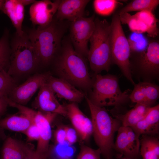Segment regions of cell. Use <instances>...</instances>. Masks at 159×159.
I'll use <instances>...</instances> for the list:
<instances>
[{
    "label": "cell",
    "mask_w": 159,
    "mask_h": 159,
    "mask_svg": "<svg viewBox=\"0 0 159 159\" xmlns=\"http://www.w3.org/2000/svg\"><path fill=\"white\" fill-rule=\"evenodd\" d=\"M39 89L33 102L35 108L42 112L54 113L66 116L64 106L59 102L47 83L43 84Z\"/></svg>",
    "instance_id": "obj_13"
},
{
    "label": "cell",
    "mask_w": 159,
    "mask_h": 159,
    "mask_svg": "<svg viewBox=\"0 0 159 159\" xmlns=\"http://www.w3.org/2000/svg\"><path fill=\"white\" fill-rule=\"evenodd\" d=\"M150 107L143 104L136 103L126 113L117 114L114 117L120 121L122 126L132 127L144 118Z\"/></svg>",
    "instance_id": "obj_21"
},
{
    "label": "cell",
    "mask_w": 159,
    "mask_h": 159,
    "mask_svg": "<svg viewBox=\"0 0 159 159\" xmlns=\"http://www.w3.org/2000/svg\"><path fill=\"white\" fill-rule=\"evenodd\" d=\"M146 26L147 33L150 37H154L158 34V29L157 26L158 20L152 11L144 10L139 11L135 14Z\"/></svg>",
    "instance_id": "obj_28"
},
{
    "label": "cell",
    "mask_w": 159,
    "mask_h": 159,
    "mask_svg": "<svg viewBox=\"0 0 159 159\" xmlns=\"http://www.w3.org/2000/svg\"><path fill=\"white\" fill-rule=\"evenodd\" d=\"M101 152L99 148L93 149L84 143H81L77 159H101Z\"/></svg>",
    "instance_id": "obj_33"
},
{
    "label": "cell",
    "mask_w": 159,
    "mask_h": 159,
    "mask_svg": "<svg viewBox=\"0 0 159 159\" xmlns=\"http://www.w3.org/2000/svg\"><path fill=\"white\" fill-rule=\"evenodd\" d=\"M127 39L131 51L136 52H144L149 44L147 39L142 34L132 32Z\"/></svg>",
    "instance_id": "obj_31"
},
{
    "label": "cell",
    "mask_w": 159,
    "mask_h": 159,
    "mask_svg": "<svg viewBox=\"0 0 159 159\" xmlns=\"http://www.w3.org/2000/svg\"><path fill=\"white\" fill-rule=\"evenodd\" d=\"M32 122L30 118L19 113L0 119V128L23 133Z\"/></svg>",
    "instance_id": "obj_22"
},
{
    "label": "cell",
    "mask_w": 159,
    "mask_h": 159,
    "mask_svg": "<svg viewBox=\"0 0 159 159\" xmlns=\"http://www.w3.org/2000/svg\"><path fill=\"white\" fill-rule=\"evenodd\" d=\"M89 0H62L55 15L58 20L70 22L84 16Z\"/></svg>",
    "instance_id": "obj_17"
},
{
    "label": "cell",
    "mask_w": 159,
    "mask_h": 159,
    "mask_svg": "<svg viewBox=\"0 0 159 159\" xmlns=\"http://www.w3.org/2000/svg\"><path fill=\"white\" fill-rule=\"evenodd\" d=\"M32 150L20 140L6 137L1 150L0 159H23Z\"/></svg>",
    "instance_id": "obj_19"
},
{
    "label": "cell",
    "mask_w": 159,
    "mask_h": 159,
    "mask_svg": "<svg viewBox=\"0 0 159 159\" xmlns=\"http://www.w3.org/2000/svg\"><path fill=\"white\" fill-rule=\"evenodd\" d=\"M118 15L121 24H127L132 32L139 34L147 32L146 26L135 14L132 15L128 13L125 12Z\"/></svg>",
    "instance_id": "obj_27"
},
{
    "label": "cell",
    "mask_w": 159,
    "mask_h": 159,
    "mask_svg": "<svg viewBox=\"0 0 159 159\" xmlns=\"http://www.w3.org/2000/svg\"><path fill=\"white\" fill-rule=\"evenodd\" d=\"M1 11L10 19L16 29V34L22 36L24 32L22 25L24 16V6L19 0H5Z\"/></svg>",
    "instance_id": "obj_20"
},
{
    "label": "cell",
    "mask_w": 159,
    "mask_h": 159,
    "mask_svg": "<svg viewBox=\"0 0 159 159\" xmlns=\"http://www.w3.org/2000/svg\"><path fill=\"white\" fill-rule=\"evenodd\" d=\"M95 27L89 42L87 58L91 70L96 74L108 72L111 63L110 45V24L105 19L95 18Z\"/></svg>",
    "instance_id": "obj_4"
},
{
    "label": "cell",
    "mask_w": 159,
    "mask_h": 159,
    "mask_svg": "<svg viewBox=\"0 0 159 159\" xmlns=\"http://www.w3.org/2000/svg\"><path fill=\"white\" fill-rule=\"evenodd\" d=\"M159 4L158 0H134L122 9L118 14L144 10L153 11Z\"/></svg>",
    "instance_id": "obj_26"
},
{
    "label": "cell",
    "mask_w": 159,
    "mask_h": 159,
    "mask_svg": "<svg viewBox=\"0 0 159 159\" xmlns=\"http://www.w3.org/2000/svg\"><path fill=\"white\" fill-rule=\"evenodd\" d=\"M61 0L36 1L32 4L29 10L30 20L38 27L43 28L53 21Z\"/></svg>",
    "instance_id": "obj_11"
},
{
    "label": "cell",
    "mask_w": 159,
    "mask_h": 159,
    "mask_svg": "<svg viewBox=\"0 0 159 159\" xmlns=\"http://www.w3.org/2000/svg\"><path fill=\"white\" fill-rule=\"evenodd\" d=\"M110 45L111 63L117 65L134 85L130 61L131 50L118 14L114 15L110 24Z\"/></svg>",
    "instance_id": "obj_7"
},
{
    "label": "cell",
    "mask_w": 159,
    "mask_h": 159,
    "mask_svg": "<svg viewBox=\"0 0 159 159\" xmlns=\"http://www.w3.org/2000/svg\"><path fill=\"white\" fill-rule=\"evenodd\" d=\"M138 135L156 136L159 131V105L150 107L144 118L131 127Z\"/></svg>",
    "instance_id": "obj_18"
},
{
    "label": "cell",
    "mask_w": 159,
    "mask_h": 159,
    "mask_svg": "<svg viewBox=\"0 0 159 159\" xmlns=\"http://www.w3.org/2000/svg\"><path fill=\"white\" fill-rule=\"evenodd\" d=\"M66 132V141L71 145H73L78 140V134L72 127L65 126Z\"/></svg>",
    "instance_id": "obj_36"
},
{
    "label": "cell",
    "mask_w": 159,
    "mask_h": 159,
    "mask_svg": "<svg viewBox=\"0 0 159 159\" xmlns=\"http://www.w3.org/2000/svg\"><path fill=\"white\" fill-rule=\"evenodd\" d=\"M20 2L24 6L30 4H32L36 1L34 0H19Z\"/></svg>",
    "instance_id": "obj_39"
},
{
    "label": "cell",
    "mask_w": 159,
    "mask_h": 159,
    "mask_svg": "<svg viewBox=\"0 0 159 159\" xmlns=\"http://www.w3.org/2000/svg\"><path fill=\"white\" fill-rule=\"evenodd\" d=\"M34 150H32L23 159H37L34 155Z\"/></svg>",
    "instance_id": "obj_40"
},
{
    "label": "cell",
    "mask_w": 159,
    "mask_h": 159,
    "mask_svg": "<svg viewBox=\"0 0 159 159\" xmlns=\"http://www.w3.org/2000/svg\"><path fill=\"white\" fill-rule=\"evenodd\" d=\"M55 60V70L59 78L84 90L91 89L93 80L86 59L75 51L69 39L62 40L61 50Z\"/></svg>",
    "instance_id": "obj_1"
},
{
    "label": "cell",
    "mask_w": 159,
    "mask_h": 159,
    "mask_svg": "<svg viewBox=\"0 0 159 159\" xmlns=\"http://www.w3.org/2000/svg\"><path fill=\"white\" fill-rule=\"evenodd\" d=\"M46 83L59 98L77 103L85 97V94L66 80L51 75Z\"/></svg>",
    "instance_id": "obj_15"
},
{
    "label": "cell",
    "mask_w": 159,
    "mask_h": 159,
    "mask_svg": "<svg viewBox=\"0 0 159 159\" xmlns=\"http://www.w3.org/2000/svg\"><path fill=\"white\" fill-rule=\"evenodd\" d=\"M76 150L66 141L50 146L47 159H73Z\"/></svg>",
    "instance_id": "obj_25"
},
{
    "label": "cell",
    "mask_w": 159,
    "mask_h": 159,
    "mask_svg": "<svg viewBox=\"0 0 159 159\" xmlns=\"http://www.w3.org/2000/svg\"><path fill=\"white\" fill-rule=\"evenodd\" d=\"M66 116L77 131L81 143L88 141L93 133L92 120L80 109L77 103L71 102L64 105Z\"/></svg>",
    "instance_id": "obj_12"
},
{
    "label": "cell",
    "mask_w": 159,
    "mask_h": 159,
    "mask_svg": "<svg viewBox=\"0 0 159 159\" xmlns=\"http://www.w3.org/2000/svg\"><path fill=\"white\" fill-rule=\"evenodd\" d=\"M113 159V158H109V159ZM117 159H132L126 158H122Z\"/></svg>",
    "instance_id": "obj_43"
},
{
    "label": "cell",
    "mask_w": 159,
    "mask_h": 159,
    "mask_svg": "<svg viewBox=\"0 0 159 159\" xmlns=\"http://www.w3.org/2000/svg\"><path fill=\"white\" fill-rule=\"evenodd\" d=\"M89 97L91 102L99 107L118 106L129 100L131 91L129 90L122 92L118 79L114 75L96 74Z\"/></svg>",
    "instance_id": "obj_5"
},
{
    "label": "cell",
    "mask_w": 159,
    "mask_h": 159,
    "mask_svg": "<svg viewBox=\"0 0 159 159\" xmlns=\"http://www.w3.org/2000/svg\"><path fill=\"white\" fill-rule=\"evenodd\" d=\"M11 49L8 38V32L6 30L0 39V70L8 69L10 64Z\"/></svg>",
    "instance_id": "obj_29"
},
{
    "label": "cell",
    "mask_w": 159,
    "mask_h": 159,
    "mask_svg": "<svg viewBox=\"0 0 159 159\" xmlns=\"http://www.w3.org/2000/svg\"><path fill=\"white\" fill-rule=\"evenodd\" d=\"M95 16L82 17L70 24L69 39L77 53L87 58L89 49L88 43L95 30Z\"/></svg>",
    "instance_id": "obj_9"
},
{
    "label": "cell",
    "mask_w": 159,
    "mask_h": 159,
    "mask_svg": "<svg viewBox=\"0 0 159 159\" xmlns=\"http://www.w3.org/2000/svg\"><path fill=\"white\" fill-rule=\"evenodd\" d=\"M68 26L67 21L58 20L54 16L48 26L32 29L29 31L27 35L39 65H48L57 57L61 50L63 37Z\"/></svg>",
    "instance_id": "obj_2"
},
{
    "label": "cell",
    "mask_w": 159,
    "mask_h": 159,
    "mask_svg": "<svg viewBox=\"0 0 159 159\" xmlns=\"http://www.w3.org/2000/svg\"><path fill=\"white\" fill-rule=\"evenodd\" d=\"M8 105L5 99L0 97V119L5 114Z\"/></svg>",
    "instance_id": "obj_38"
},
{
    "label": "cell",
    "mask_w": 159,
    "mask_h": 159,
    "mask_svg": "<svg viewBox=\"0 0 159 159\" xmlns=\"http://www.w3.org/2000/svg\"><path fill=\"white\" fill-rule=\"evenodd\" d=\"M134 85L129 95V100L136 104L152 107L159 98V86L147 81L140 82Z\"/></svg>",
    "instance_id": "obj_16"
},
{
    "label": "cell",
    "mask_w": 159,
    "mask_h": 159,
    "mask_svg": "<svg viewBox=\"0 0 159 159\" xmlns=\"http://www.w3.org/2000/svg\"><path fill=\"white\" fill-rule=\"evenodd\" d=\"M15 87V82L6 70H0V97H8L11 91Z\"/></svg>",
    "instance_id": "obj_32"
},
{
    "label": "cell",
    "mask_w": 159,
    "mask_h": 159,
    "mask_svg": "<svg viewBox=\"0 0 159 159\" xmlns=\"http://www.w3.org/2000/svg\"><path fill=\"white\" fill-rule=\"evenodd\" d=\"M50 75L49 73H37L34 75L21 84L14 87L8 98L14 102L24 105L37 90L46 82Z\"/></svg>",
    "instance_id": "obj_10"
},
{
    "label": "cell",
    "mask_w": 159,
    "mask_h": 159,
    "mask_svg": "<svg viewBox=\"0 0 159 159\" xmlns=\"http://www.w3.org/2000/svg\"><path fill=\"white\" fill-rule=\"evenodd\" d=\"M4 130L0 128V143L1 141H4L6 136L4 133Z\"/></svg>",
    "instance_id": "obj_41"
},
{
    "label": "cell",
    "mask_w": 159,
    "mask_h": 159,
    "mask_svg": "<svg viewBox=\"0 0 159 159\" xmlns=\"http://www.w3.org/2000/svg\"><path fill=\"white\" fill-rule=\"evenodd\" d=\"M125 127L127 138L130 146L134 152L139 157L140 155V136L136 134L131 127Z\"/></svg>",
    "instance_id": "obj_34"
},
{
    "label": "cell",
    "mask_w": 159,
    "mask_h": 159,
    "mask_svg": "<svg viewBox=\"0 0 159 159\" xmlns=\"http://www.w3.org/2000/svg\"><path fill=\"white\" fill-rule=\"evenodd\" d=\"M120 4L118 1L116 0H95L93 3L95 12L102 16L111 14Z\"/></svg>",
    "instance_id": "obj_30"
},
{
    "label": "cell",
    "mask_w": 159,
    "mask_h": 159,
    "mask_svg": "<svg viewBox=\"0 0 159 159\" xmlns=\"http://www.w3.org/2000/svg\"><path fill=\"white\" fill-rule=\"evenodd\" d=\"M55 143L60 144L66 141V132L65 126H61L56 129L54 133Z\"/></svg>",
    "instance_id": "obj_37"
},
{
    "label": "cell",
    "mask_w": 159,
    "mask_h": 159,
    "mask_svg": "<svg viewBox=\"0 0 159 159\" xmlns=\"http://www.w3.org/2000/svg\"><path fill=\"white\" fill-rule=\"evenodd\" d=\"M140 153L142 159H159V140L156 136L143 135Z\"/></svg>",
    "instance_id": "obj_23"
},
{
    "label": "cell",
    "mask_w": 159,
    "mask_h": 159,
    "mask_svg": "<svg viewBox=\"0 0 159 159\" xmlns=\"http://www.w3.org/2000/svg\"><path fill=\"white\" fill-rule=\"evenodd\" d=\"M114 149L124 158L138 159V157L132 149L128 140L125 127L121 126L117 131Z\"/></svg>",
    "instance_id": "obj_24"
},
{
    "label": "cell",
    "mask_w": 159,
    "mask_h": 159,
    "mask_svg": "<svg viewBox=\"0 0 159 159\" xmlns=\"http://www.w3.org/2000/svg\"><path fill=\"white\" fill-rule=\"evenodd\" d=\"M11 49L7 72L11 76L29 73L39 65L34 48L25 32L21 36L16 34L12 42Z\"/></svg>",
    "instance_id": "obj_6"
},
{
    "label": "cell",
    "mask_w": 159,
    "mask_h": 159,
    "mask_svg": "<svg viewBox=\"0 0 159 159\" xmlns=\"http://www.w3.org/2000/svg\"><path fill=\"white\" fill-rule=\"evenodd\" d=\"M85 98L90 112L95 143L105 158H111L114 135L121 123L117 119L112 117L104 107L94 105L86 96Z\"/></svg>",
    "instance_id": "obj_3"
},
{
    "label": "cell",
    "mask_w": 159,
    "mask_h": 159,
    "mask_svg": "<svg viewBox=\"0 0 159 159\" xmlns=\"http://www.w3.org/2000/svg\"><path fill=\"white\" fill-rule=\"evenodd\" d=\"M23 133L26 135L27 140L29 141L34 140L38 141L39 138V128L33 122Z\"/></svg>",
    "instance_id": "obj_35"
},
{
    "label": "cell",
    "mask_w": 159,
    "mask_h": 159,
    "mask_svg": "<svg viewBox=\"0 0 159 159\" xmlns=\"http://www.w3.org/2000/svg\"><path fill=\"white\" fill-rule=\"evenodd\" d=\"M57 114L31 109L28 116L38 126L39 137L34 155L37 159H47L52 136L51 124Z\"/></svg>",
    "instance_id": "obj_8"
},
{
    "label": "cell",
    "mask_w": 159,
    "mask_h": 159,
    "mask_svg": "<svg viewBox=\"0 0 159 159\" xmlns=\"http://www.w3.org/2000/svg\"><path fill=\"white\" fill-rule=\"evenodd\" d=\"M138 65L140 73L149 78H155L159 73V44L154 41L149 43L142 53Z\"/></svg>",
    "instance_id": "obj_14"
},
{
    "label": "cell",
    "mask_w": 159,
    "mask_h": 159,
    "mask_svg": "<svg viewBox=\"0 0 159 159\" xmlns=\"http://www.w3.org/2000/svg\"><path fill=\"white\" fill-rule=\"evenodd\" d=\"M5 0H0V10H1L3 8Z\"/></svg>",
    "instance_id": "obj_42"
}]
</instances>
